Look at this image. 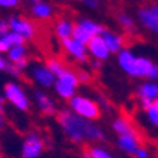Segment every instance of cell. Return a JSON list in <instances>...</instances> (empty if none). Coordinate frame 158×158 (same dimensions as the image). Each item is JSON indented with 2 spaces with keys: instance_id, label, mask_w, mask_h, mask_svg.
<instances>
[{
  "instance_id": "4316f807",
  "label": "cell",
  "mask_w": 158,
  "mask_h": 158,
  "mask_svg": "<svg viewBox=\"0 0 158 158\" xmlns=\"http://www.w3.org/2000/svg\"><path fill=\"white\" fill-rule=\"evenodd\" d=\"M9 30H10V24L6 23L4 20H0V35H7L9 34Z\"/></svg>"
},
{
  "instance_id": "30bf717a",
  "label": "cell",
  "mask_w": 158,
  "mask_h": 158,
  "mask_svg": "<svg viewBox=\"0 0 158 158\" xmlns=\"http://www.w3.org/2000/svg\"><path fill=\"white\" fill-rule=\"evenodd\" d=\"M33 75L35 78V81H38L41 85L44 86H51L54 83V73L49 71L47 66H34L33 68Z\"/></svg>"
},
{
  "instance_id": "44dd1931",
  "label": "cell",
  "mask_w": 158,
  "mask_h": 158,
  "mask_svg": "<svg viewBox=\"0 0 158 158\" xmlns=\"http://www.w3.org/2000/svg\"><path fill=\"white\" fill-rule=\"evenodd\" d=\"M81 26L83 27V28L88 31V33H90L93 37H96V34L102 33L103 28L100 26H98L96 23H93V21H89V20H83L82 23H81Z\"/></svg>"
},
{
  "instance_id": "2e32d148",
  "label": "cell",
  "mask_w": 158,
  "mask_h": 158,
  "mask_svg": "<svg viewBox=\"0 0 158 158\" xmlns=\"http://www.w3.org/2000/svg\"><path fill=\"white\" fill-rule=\"evenodd\" d=\"M118 144L120 147L127 151L128 154L135 155L137 154V140H135L133 135H120V140H118Z\"/></svg>"
},
{
  "instance_id": "8d00e7d4",
  "label": "cell",
  "mask_w": 158,
  "mask_h": 158,
  "mask_svg": "<svg viewBox=\"0 0 158 158\" xmlns=\"http://www.w3.org/2000/svg\"><path fill=\"white\" fill-rule=\"evenodd\" d=\"M155 88H157V92H158V85H155Z\"/></svg>"
},
{
  "instance_id": "d6a6232c",
  "label": "cell",
  "mask_w": 158,
  "mask_h": 158,
  "mask_svg": "<svg viewBox=\"0 0 158 158\" xmlns=\"http://www.w3.org/2000/svg\"><path fill=\"white\" fill-rule=\"evenodd\" d=\"M3 126H4V114L3 112H0V130L3 128Z\"/></svg>"
},
{
  "instance_id": "d590c367",
  "label": "cell",
  "mask_w": 158,
  "mask_h": 158,
  "mask_svg": "<svg viewBox=\"0 0 158 158\" xmlns=\"http://www.w3.org/2000/svg\"><path fill=\"white\" fill-rule=\"evenodd\" d=\"M154 106H155V109L158 110V100H155V103H154Z\"/></svg>"
},
{
  "instance_id": "484cf974",
  "label": "cell",
  "mask_w": 158,
  "mask_h": 158,
  "mask_svg": "<svg viewBox=\"0 0 158 158\" xmlns=\"http://www.w3.org/2000/svg\"><path fill=\"white\" fill-rule=\"evenodd\" d=\"M148 116H150V118H151V122L154 124H158V110L155 109V106H151L148 109Z\"/></svg>"
},
{
  "instance_id": "52a82bcc",
  "label": "cell",
  "mask_w": 158,
  "mask_h": 158,
  "mask_svg": "<svg viewBox=\"0 0 158 158\" xmlns=\"http://www.w3.org/2000/svg\"><path fill=\"white\" fill-rule=\"evenodd\" d=\"M62 47L65 48L66 52H69L71 55H73L76 59L82 61V62H86L88 61V56H86V51H85V45L79 44L75 40H62Z\"/></svg>"
},
{
  "instance_id": "4dcf8cb0",
  "label": "cell",
  "mask_w": 158,
  "mask_h": 158,
  "mask_svg": "<svg viewBox=\"0 0 158 158\" xmlns=\"http://www.w3.org/2000/svg\"><path fill=\"white\" fill-rule=\"evenodd\" d=\"M135 155H137V158H147V151H145L144 148H138Z\"/></svg>"
},
{
  "instance_id": "f546056e",
  "label": "cell",
  "mask_w": 158,
  "mask_h": 158,
  "mask_svg": "<svg viewBox=\"0 0 158 158\" xmlns=\"http://www.w3.org/2000/svg\"><path fill=\"white\" fill-rule=\"evenodd\" d=\"M27 64H28L27 58H23V59H20V61H17L14 66H16L17 69H23V68H26V66H27Z\"/></svg>"
},
{
  "instance_id": "5bb4252c",
  "label": "cell",
  "mask_w": 158,
  "mask_h": 158,
  "mask_svg": "<svg viewBox=\"0 0 158 158\" xmlns=\"http://www.w3.org/2000/svg\"><path fill=\"white\" fill-rule=\"evenodd\" d=\"M120 65L124 71H127L130 75H137V68H135V59L130 52H122L120 55Z\"/></svg>"
},
{
  "instance_id": "3957f363",
  "label": "cell",
  "mask_w": 158,
  "mask_h": 158,
  "mask_svg": "<svg viewBox=\"0 0 158 158\" xmlns=\"http://www.w3.org/2000/svg\"><path fill=\"white\" fill-rule=\"evenodd\" d=\"M78 85H79V79L76 76V73L73 71H71V69H66L62 75L58 76L55 88L61 98L69 99L73 96V92H75V89Z\"/></svg>"
},
{
  "instance_id": "7a4b0ae2",
  "label": "cell",
  "mask_w": 158,
  "mask_h": 158,
  "mask_svg": "<svg viewBox=\"0 0 158 158\" xmlns=\"http://www.w3.org/2000/svg\"><path fill=\"white\" fill-rule=\"evenodd\" d=\"M71 106L76 112V114H79L81 117H86L90 118V120H96V118L100 117L99 106L86 98H81V96L72 98L71 99Z\"/></svg>"
},
{
  "instance_id": "7c38bea8",
  "label": "cell",
  "mask_w": 158,
  "mask_h": 158,
  "mask_svg": "<svg viewBox=\"0 0 158 158\" xmlns=\"http://www.w3.org/2000/svg\"><path fill=\"white\" fill-rule=\"evenodd\" d=\"M35 99H37V103H38V106L43 113H45V114H55L56 107L52 103V100L47 95H44V93H41V92H35Z\"/></svg>"
},
{
  "instance_id": "83f0119b",
  "label": "cell",
  "mask_w": 158,
  "mask_h": 158,
  "mask_svg": "<svg viewBox=\"0 0 158 158\" xmlns=\"http://www.w3.org/2000/svg\"><path fill=\"white\" fill-rule=\"evenodd\" d=\"M10 44L6 41V38H0V52H9L10 51Z\"/></svg>"
},
{
  "instance_id": "8fae6325",
  "label": "cell",
  "mask_w": 158,
  "mask_h": 158,
  "mask_svg": "<svg viewBox=\"0 0 158 158\" xmlns=\"http://www.w3.org/2000/svg\"><path fill=\"white\" fill-rule=\"evenodd\" d=\"M55 34L61 40H68L73 34V24L66 19H59L55 24Z\"/></svg>"
},
{
  "instance_id": "d6986e66",
  "label": "cell",
  "mask_w": 158,
  "mask_h": 158,
  "mask_svg": "<svg viewBox=\"0 0 158 158\" xmlns=\"http://www.w3.org/2000/svg\"><path fill=\"white\" fill-rule=\"evenodd\" d=\"M47 68H48L49 71H51L54 75H56V76H61L66 69H68L65 66V64L61 62L59 59H55V58H49L48 61H47Z\"/></svg>"
},
{
  "instance_id": "9a60e30c",
  "label": "cell",
  "mask_w": 158,
  "mask_h": 158,
  "mask_svg": "<svg viewBox=\"0 0 158 158\" xmlns=\"http://www.w3.org/2000/svg\"><path fill=\"white\" fill-rule=\"evenodd\" d=\"M140 19L143 20V23L147 27H150L151 30H154L155 33H158V17L152 11H150L147 9L140 10Z\"/></svg>"
},
{
  "instance_id": "74e56055",
  "label": "cell",
  "mask_w": 158,
  "mask_h": 158,
  "mask_svg": "<svg viewBox=\"0 0 158 158\" xmlns=\"http://www.w3.org/2000/svg\"><path fill=\"white\" fill-rule=\"evenodd\" d=\"M33 2H38V0H33Z\"/></svg>"
},
{
  "instance_id": "836d02e7",
  "label": "cell",
  "mask_w": 158,
  "mask_h": 158,
  "mask_svg": "<svg viewBox=\"0 0 158 158\" xmlns=\"http://www.w3.org/2000/svg\"><path fill=\"white\" fill-rule=\"evenodd\" d=\"M0 112H3V99L0 98Z\"/></svg>"
},
{
  "instance_id": "ac0fdd59",
  "label": "cell",
  "mask_w": 158,
  "mask_h": 158,
  "mask_svg": "<svg viewBox=\"0 0 158 158\" xmlns=\"http://www.w3.org/2000/svg\"><path fill=\"white\" fill-rule=\"evenodd\" d=\"M33 14L35 17H38V19L41 20H45V19H49L51 17V14H52V9L48 6V4L45 3H37L33 6Z\"/></svg>"
},
{
  "instance_id": "1f68e13d",
  "label": "cell",
  "mask_w": 158,
  "mask_h": 158,
  "mask_svg": "<svg viewBox=\"0 0 158 158\" xmlns=\"http://www.w3.org/2000/svg\"><path fill=\"white\" fill-rule=\"evenodd\" d=\"M7 68H9V65H7L6 61H4V59L0 56V69H3V71H7Z\"/></svg>"
},
{
  "instance_id": "8992f818",
  "label": "cell",
  "mask_w": 158,
  "mask_h": 158,
  "mask_svg": "<svg viewBox=\"0 0 158 158\" xmlns=\"http://www.w3.org/2000/svg\"><path fill=\"white\" fill-rule=\"evenodd\" d=\"M4 93H6V98L9 99L16 107H19L20 110H27V109H28V100H27L24 92L16 83H6V86H4Z\"/></svg>"
},
{
  "instance_id": "603a6c76",
  "label": "cell",
  "mask_w": 158,
  "mask_h": 158,
  "mask_svg": "<svg viewBox=\"0 0 158 158\" xmlns=\"http://www.w3.org/2000/svg\"><path fill=\"white\" fill-rule=\"evenodd\" d=\"M83 150H85V151L88 152L89 155H90V158H112L106 151H103V150H99V148L85 147Z\"/></svg>"
},
{
  "instance_id": "9c48e42d",
  "label": "cell",
  "mask_w": 158,
  "mask_h": 158,
  "mask_svg": "<svg viewBox=\"0 0 158 158\" xmlns=\"http://www.w3.org/2000/svg\"><path fill=\"white\" fill-rule=\"evenodd\" d=\"M89 51L99 59H105L109 55V48L102 37H93L89 43Z\"/></svg>"
},
{
  "instance_id": "ba28073f",
  "label": "cell",
  "mask_w": 158,
  "mask_h": 158,
  "mask_svg": "<svg viewBox=\"0 0 158 158\" xmlns=\"http://www.w3.org/2000/svg\"><path fill=\"white\" fill-rule=\"evenodd\" d=\"M135 68H137V76H148V78H157L158 69L150 61L144 58L135 59Z\"/></svg>"
},
{
  "instance_id": "f1b7e54d",
  "label": "cell",
  "mask_w": 158,
  "mask_h": 158,
  "mask_svg": "<svg viewBox=\"0 0 158 158\" xmlns=\"http://www.w3.org/2000/svg\"><path fill=\"white\" fill-rule=\"evenodd\" d=\"M19 4V0H0V6L3 7H16Z\"/></svg>"
},
{
  "instance_id": "5b68a950",
  "label": "cell",
  "mask_w": 158,
  "mask_h": 158,
  "mask_svg": "<svg viewBox=\"0 0 158 158\" xmlns=\"http://www.w3.org/2000/svg\"><path fill=\"white\" fill-rule=\"evenodd\" d=\"M44 150V141L43 138L38 137L37 134H30L26 138L23 145V151L21 155L23 158H38L40 154Z\"/></svg>"
},
{
  "instance_id": "7402d4cb",
  "label": "cell",
  "mask_w": 158,
  "mask_h": 158,
  "mask_svg": "<svg viewBox=\"0 0 158 158\" xmlns=\"http://www.w3.org/2000/svg\"><path fill=\"white\" fill-rule=\"evenodd\" d=\"M140 95L145 99H151V98H155L158 95V92L155 85H143L140 88Z\"/></svg>"
},
{
  "instance_id": "e0dca14e",
  "label": "cell",
  "mask_w": 158,
  "mask_h": 158,
  "mask_svg": "<svg viewBox=\"0 0 158 158\" xmlns=\"http://www.w3.org/2000/svg\"><path fill=\"white\" fill-rule=\"evenodd\" d=\"M73 40L75 41H78L79 44H82V45H85V44H89L90 43V40L93 38V35L90 33H88L85 28H83L81 24H76V26H73Z\"/></svg>"
},
{
  "instance_id": "d4e9b609",
  "label": "cell",
  "mask_w": 158,
  "mask_h": 158,
  "mask_svg": "<svg viewBox=\"0 0 158 158\" xmlns=\"http://www.w3.org/2000/svg\"><path fill=\"white\" fill-rule=\"evenodd\" d=\"M118 20H120V23L124 28L127 30H133V21L130 17H127L126 14H118Z\"/></svg>"
},
{
  "instance_id": "6da1fadb",
  "label": "cell",
  "mask_w": 158,
  "mask_h": 158,
  "mask_svg": "<svg viewBox=\"0 0 158 158\" xmlns=\"http://www.w3.org/2000/svg\"><path fill=\"white\" fill-rule=\"evenodd\" d=\"M56 120L64 128V131L72 138L73 141L81 143L83 140H103V133L95 124L86 122L79 114L68 110H61L56 113Z\"/></svg>"
},
{
  "instance_id": "277c9868",
  "label": "cell",
  "mask_w": 158,
  "mask_h": 158,
  "mask_svg": "<svg viewBox=\"0 0 158 158\" xmlns=\"http://www.w3.org/2000/svg\"><path fill=\"white\" fill-rule=\"evenodd\" d=\"M10 28L14 33L21 35L24 40H33L37 34V27L33 21L26 17H11L10 19Z\"/></svg>"
},
{
  "instance_id": "e575fe53",
  "label": "cell",
  "mask_w": 158,
  "mask_h": 158,
  "mask_svg": "<svg viewBox=\"0 0 158 158\" xmlns=\"http://www.w3.org/2000/svg\"><path fill=\"white\" fill-rule=\"evenodd\" d=\"M152 13H154V14H155V16H157V17H158V7H155V9H154V10H152Z\"/></svg>"
},
{
  "instance_id": "cb8c5ba5",
  "label": "cell",
  "mask_w": 158,
  "mask_h": 158,
  "mask_svg": "<svg viewBox=\"0 0 158 158\" xmlns=\"http://www.w3.org/2000/svg\"><path fill=\"white\" fill-rule=\"evenodd\" d=\"M4 38H6V41L10 44V45H23L24 44V38L21 35H19L17 33H9L7 35H4Z\"/></svg>"
},
{
  "instance_id": "ffe728a7",
  "label": "cell",
  "mask_w": 158,
  "mask_h": 158,
  "mask_svg": "<svg viewBox=\"0 0 158 158\" xmlns=\"http://www.w3.org/2000/svg\"><path fill=\"white\" fill-rule=\"evenodd\" d=\"M9 58L13 61V62H17L20 59L26 58V48L24 45H16V47H11L9 51Z\"/></svg>"
},
{
  "instance_id": "4fadbf2b",
  "label": "cell",
  "mask_w": 158,
  "mask_h": 158,
  "mask_svg": "<svg viewBox=\"0 0 158 158\" xmlns=\"http://www.w3.org/2000/svg\"><path fill=\"white\" fill-rule=\"evenodd\" d=\"M102 34H103V41H105V44L107 45L109 51L117 52L118 49L123 47L122 37H117V35H114V34L109 33V31H105V30L102 31Z\"/></svg>"
}]
</instances>
